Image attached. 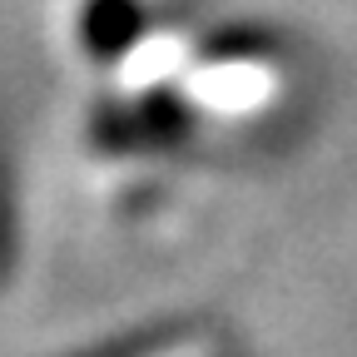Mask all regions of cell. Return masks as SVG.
I'll use <instances>...</instances> for the list:
<instances>
[{"mask_svg": "<svg viewBox=\"0 0 357 357\" xmlns=\"http://www.w3.org/2000/svg\"><path fill=\"white\" fill-rule=\"evenodd\" d=\"M79 25H84V45L95 55H119L139 35V6L134 0H89Z\"/></svg>", "mask_w": 357, "mask_h": 357, "instance_id": "6da1fadb", "label": "cell"}]
</instances>
